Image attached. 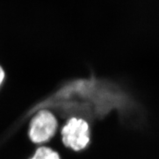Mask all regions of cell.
<instances>
[{"label":"cell","mask_w":159,"mask_h":159,"mask_svg":"<svg viewBox=\"0 0 159 159\" xmlns=\"http://www.w3.org/2000/svg\"><path fill=\"white\" fill-rule=\"evenodd\" d=\"M136 103L117 84L95 76L70 80L33 108L55 110L64 117L101 119L114 110L124 115L136 110Z\"/></svg>","instance_id":"6da1fadb"},{"label":"cell","mask_w":159,"mask_h":159,"mask_svg":"<svg viewBox=\"0 0 159 159\" xmlns=\"http://www.w3.org/2000/svg\"><path fill=\"white\" fill-rule=\"evenodd\" d=\"M61 134L63 144L76 152L86 148L91 141L90 125L88 121L82 118H69Z\"/></svg>","instance_id":"7a4b0ae2"},{"label":"cell","mask_w":159,"mask_h":159,"mask_svg":"<svg viewBox=\"0 0 159 159\" xmlns=\"http://www.w3.org/2000/svg\"><path fill=\"white\" fill-rule=\"evenodd\" d=\"M57 128L58 122L55 114L48 109H41L34 113L30 122L29 138L34 144H43L55 136Z\"/></svg>","instance_id":"3957f363"},{"label":"cell","mask_w":159,"mask_h":159,"mask_svg":"<svg viewBox=\"0 0 159 159\" xmlns=\"http://www.w3.org/2000/svg\"><path fill=\"white\" fill-rule=\"evenodd\" d=\"M30 159H61L60 155L56 151L45 146L39 147L35 153Z\"/></svg>","instance_id":"277c9868"},{"label":"cell","mask_w":159,"mask_h":159,"mask_svg":"<svg viewBox=\"0 0 159 159\" xmlns=\"http://www.w3.org/2000/svg\"><path fill=\"white\" fill-rule=\"evenodd\" d=\"M5 77H6L5 71V70H4V69L2 68V66L0 65V88H1L2 85L3 84L4 81H5Z\"/></svg>","instance_id":"5b68a950"}]
</instances>
